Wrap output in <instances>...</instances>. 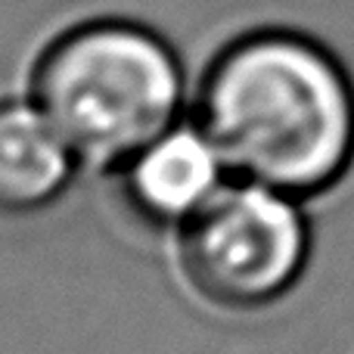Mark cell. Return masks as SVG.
<instances>
[{
	"label": "cell",
	"mask_w": 354,
	"mask_h": 354,
	"mask_svg": "<svg viewBox=\"0 0 354 354\" xmlns=\"http://www.w3.org/2000/svg\"><path fill=\"white\" fill-rule=\"evenodd\" d=\"M196 124L233 180L292 199L330 189L354 156V93L311 37L261 28L230 41L205 68Z\"/></svg>",
	"instance_id": "6da1fadb"
},
{
	"label": "cell",
	"mask_w": 354,
	"mask_h": 354,
	"mask_svg": "<svg viewBox=\"0 0 354 354\" xmlns=\"http://www.w3.org/2000/svg\"><path fill=\"white\" fill-rule=\"evenodd\" d=\"M81 162L31 100H0V218L56 205Z\"/></svg>",
	"instance_id": "5b68a950"
},
{
	"label": "cell",
	"mask_w": 354,
	"mask_h": 354,
	"mask_svg": "<svg viewBox=\"0 0 354 354\" xmlns=\"http://www.w3.org/2000/svg\"><path fill=\"white\" fill-rule=\"evenodd\" d=\"M28 100L81 165L118 171L180 122L183 72L159 31L128 19H91L41 50Z\"/></svg>",
	"instance_id": "7a4b0ae2"
},
{
	"label": "cell",
	"mask_w": 354,
	"mask_h": 354,
	"mask_svg": "<svg viewBox=\"0 0 354 354\" xmlns=\"http://www.w3.org/2000/svg\"><path fill=\"white\" fill-rule=\"evenodd\" d=\"M227 168L196 122H177L122 168V196L137 221L177 233L221 187Z\"/></svg>",
	"instance_id": "277c9868"
},
{
	"label": "cell",
	"mask_w": 354,
	"mask_h": 354,
	"mask_svg": "<svg viewBox=\"0 0 354 354\" xmlns=\"http://www.w3.org/2000/svg\"><path fill=\"white\" fill-rule=\"evenodd\" d=\"M308 258L311 227L299 199L245 180H227L174 233L183 286L227 314L283 301L301 280Z\"/></svg>",
	"instance_id": "3957f363"
}]
</instances>
